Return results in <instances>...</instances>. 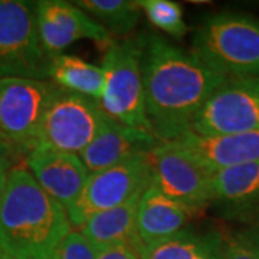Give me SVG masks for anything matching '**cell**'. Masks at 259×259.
<instances>
[{
	"instance_id": "1",
	"label": "cell",
	"mask_w": 259,
	"mask_h": 259,
	"mask_svg": "<svg viewBox=\"0 0 259 259\" xmlns=\"http://www.w3.org/2000/svg\"><path fill=\"white\" fill-rule=\"evenodd\" d=\"M141 71L147 120L160 143L192 131L199 111L228 79L157 33H144Z\"/></svg>"
},
{
	"instance_id": "6",
	"label": "cell",
	"mask_w": 259,
	"mask_h": 259,
	"mask_svg": "<svg viewBox=\"0 0 259 259\" xmlns=\"http://www.w3.org/2000/svg\"><path fill=\"white\" fill-rule=\"evenodd\" d=\"M58 90L49 79H0V130L18 154L26 157L35 148L44 115Z\"/></svg>"
},
{
	"instance_id": "18",
	"label": "cell",
	"mask_w": 259,
	"mask_h": 259,
	"mask_svg": "<svg viewBox=\"0 0 259 259\" xmlns=\"http://www.w3.org/2000/svg\"><path fill=\"white\" fill-rule=\"evenodd\" d=\"M48 78L61 90L101 101L105 85L104 69L79 56L61 54L51 58Z\"/></svg>"
},
{
	"instance_id": "20",
	"label": "cell",
	"mask_w": 259,
	"mask_h": 259,
	"mask_svg": "<svg viewBox=\"0 0 259 259\" xmlns=\"http://www.w3.org/2000/svg\"><path fill=\"white\" fill-rule=\"evenodd\" d=\"M75 5L115 36L128 37L141 18L139 3L131 0H79Z\"/></svg>"
},
{
	"instance_id": "12",
	"label": "cell",
	"mask_w": 259,
	"mask_h": 259,
	"mask_svg": "<svg viewBox=\"0 0 259 259\" xmlns=\"http://www.w3.org/2000/svg\"><path fill=\"white\" fill-rule=\"evenodd\" d=\"M160 141L151 133L133 128L105 112L91 144L79 154L90 175L117 166L127 160L151 154Z\"/></svg>"
},
{
	"instance_id": "28",
	"label": "cell",
	"mask_w": 259,
	"mask_h": 259,
	"mask_svg": "<svg viewBox=\"0 0 259 259\" xmlns=\"http://www.w3.org/2000/svg\"><path fill=\"white\" fill-rule=\"evenodd\" d=\"M0 259H13L12 256H9L8 253H5L3 250H0Z\"/></svg>"
},
{
	"instance_id": "9",
	"label": "cell",
	"mask_w": 259,
	"mask_h": 259,
	"mask_svg": "<svg viewBox=\"0 0 259 259\" xmlns=\"http://www.w3.org/2000/svg\"><path fill=\"white\" fill-rule=\"evenodd\" d=\"M259 130V78H228L199 111L192 131L226 136Z\"/></svg>"
},
{
	"instance_id": "19",
	"label": "cell",
	"mask_w": 259,
	"mask_h": 259,
	"mask_svg": "<svg viewBox=\"0 0 259 259\" xmlns=\"http://www.w3.org/2000/svg\"><path fill=\"white\" fill-rule=\"evenodd\" d=\"M225 235L219 232L194 233L186 229L175 238L137 252L140 259H222Z\"/></svg>"
},
{
	"instance_id": "5",
	"label": "cell",
	"mask_w": 259,
	"mask_h": 259,
	"mask_svg": "<svg viewBox=\"0 0 259 259\" xmlns=\"http://www.w3.org/2000/svg\"><path fill=\"white\" fill-rule=\"evenodd\" d=\"M49 64L39 40L35 3L0 0V79H49Z\"/></svg>"
},
{
	"instance_id": "3",
	"label": "cell",
	"mask_w": 259,
	"mask_h": 259,
	"mask_svg": "<svg viewBox=\"0 0 259 259\" xmlns=\"http://www.w3.org/2000/svg\"><path fill=\"white\" fill-rule=\"evenodd\" d=\"M193 52L225 78H259V20L241 13H214L202 20Z\"/></svg>"
},
{
	"instance_id": "7",
	"label": "cell",
	"mask_w": 259,
	"mask_h": 259,
	"mask_svg": "<svg viewBox=\"0 0 259 259\" xmlns=\"http://www.w3.org/2000/svg\"><path fill=\"white\" fill-rule=\"evenodd\" d=\"M102 114L98 101L59 88L48 105L35 148H52L79 156L98 133Z\"/></svg>"
},
{
	"instance_id": "15",
	"label": "cell",
	"mask_w": 259,
	"mask_h": 259,
	"mask_svg": "<svg viewBox=\"0 0 259 259\" xmlns=\"http://www.w3.org/2000/svg\"><path fill=\"white\" fill-rule=\"evenodd\" d=\"M212 206L223 219L253 221L259 214V160L216 171Z\"/></svg>"
},
{
	"instance_id": "4",
	"label": "cell",
	"mask_w": 259,
	"mask_h": 259,
	"mask_svg": "<svg viewBox=\"0 0 259 259\" xmlns=\"http://www.w3.org/2000/svg\"><path fill=\"white\" fill-rule=\"evenodd\" d=\"M143 47L144 33H140L118 42L114 40L104 51L101 66L105 85L100 105L102 111L114 120L153 134L144 104L141 71Z\"/></svg>"
},
{
	"instance_id": "2",
	"label": "cell",
	"mask_w": 259,
	"mask_h": 259,
	"mask_svg": "<svg viewBox=\"0 0 259 259\" xmlns=\"http://www.w3.org/2000/svg\"><path fill=\"white\" fill-rule=\"evenodd\" d=\"M71 232L66 209L28 168H10L0 204V250L13 259H51Z\"/></svg>"
},
{
	"instance_id": "24",
	"label": "cell",
	"mask_w": 259,
	"mask_h": 259,
	"mask_svg": "<svg viewBox=\"0 0 259 259\" xmlns=\"http://www.w3.org/2000/svg\"><path fill=\"white\" fill-rule=\"evenodd\" d=\"M236 236H239L242 241L246 242L259 253V214L253 221L246 223L242 231L236 232Z\"/></svg>"
},
{
	"instance_id": "27",
	"label": "cell",
	"mask_w": 259,
	"mask_h": 259,
	"mask_svg": "<svg viewBox=\"0 0 259 259\" xmlns=\"http://www.w3.org/2000/svg\"><path fill=\"white\" fill-rule=\"evenodd\" d=\"M9 167L5 166L0 163V204L5 196V190H6V183H8V175H9Z\"/></svg>"
},
{
	"instance_id": "10",
	"label": "cell",
	"mask_w": 259,
	"mask_h": 259,
	"mask_svg": "<svg viewBox=\"0 0 259 259\" xmlns=\"http://www.w3.org/2000/svg\"><path fill=\"white\" fill-rule=\"evenodd\" d=\"M151 185L171 200L200 213L212 204L213 175L173 143H160L150 154Z\"/></svg>"
},
{
	"instance_id": "8",
	"label": "cell",
	"mask_w": 259,
	"mask_h": 259,
	"mask_svg": "<svg viewBox=\"0 0 259 259\" xmlns=\"http://www.w3.org/2000/svg\"><path fill=\"white\" fill-rule=\"evenodd\" d=\"M151 157L140 156L90 175L79 197L66 210L72 226L79 228L88 218L127 203L151 183Z\"/></svg>"
},
{
	"instance_id": "14",
	"label": "cell",
	"mask_w": 259,
	"mask_h": 259,
	"mask_svg": "<svg viewBox=\"0 0 259 259\" xmlns=\"http://www.w3.org/2000/svg\"><path fill=\"white\" fill-rule=\"evenodd\" d=\"M170 143L212 173L259 160V130L226 136H199L189 131Z\"/></svg>"
},
{
	"instance_id": "21",
	"label": "cell",
	"mask_w": 259,
	"mask_h": 259,
	"mask_svg": "<svg viewBox=\"0 0 259 259\" xmlns=\"http://www.w3.org/2000/svg\"><path fill=\"white\" fill-rule=\"evenodd\" d=\"M137 3L154 28L173 37H183L187 33L189 28L179 3L171 0H140Z\"/></svg>"
},
{
	"instance_id": "11",
	"label": "cell",
	"mask_w": 259,
	"mask_h": 259,
	"mask_svg": "<svg viewBox=\"0 0 259 259\" xmlns=\"http://www.w3.org/2000/svg\"><path fill=\"white\" fill-rule=\"evenodd\" d=\"M39 40L49 58L61 55L72 44L90 39L105 51L112 36L75 3L64 0L35 2Z\"/></svg>"
},
{
	"instance_id": "22",
	"label": "cell",
	"mask_w": 259,
	"mask_h": 259,
	"mask_svg": "<svg viewBox=\"0 0 259 259\" xmlns=\"http://www.w3.org/2000/svg\"><path fill=\"white\" fill-rule=\"evenodd\" d=\"M98 250L81 235V232L72 231L59 243L51 259H95Z\"/></svg>"
},
{
	"instance_id": "26",
	"label": "cell",
	"mask_w": 259,
	"mask_h": 259,
	"mask_svg": "<svg viewBox=\"0 0 259 259\" xmlns=\"http://www.w3.org/2000/svg\"><path fill=\"white\" fill-rule=\"evenodd\" d=\"M16 156H18L16 150L12 147V144L3 136V133L0 130V163L5 164V166L10 167Z\"/></svg>"
},
{
	"instance_id": "17",
	"label": "cell",
	"mask_w": 259,
	"mask_h": 259,
	"mask_svg": "<svg viewBox=\"0 0 259 259\" xmlns=\"http://www.w3.org/2000/svg\"><path fill=\"white\" fill-rule=\"evenodd\" d=\"M143 193L127 203L88 218L78 232L98 252L112 246H127L137 253L141 246L137 236V210Z\"/></svg>"
},
{
	"instance_id": "16",
	"label": "cell",
	"mask_w": 259,
	"mask_h": 259,
	"mask_svg": "<svg viewBox=\"0 0 259 259\" xmlns=\"http://www.w3.org/2000/svg\"><path fill=\"white\" fill-rule=\"evenodd\" d=\"M197 214V212L171 200L150 183L140 199L137 210L140 249L164 242L185 232L187 225Z\"/></svg>"
},
{
	"instance_id": "23",
	"label": "cell",
	"mask_w": 259,
	"mask_h": 259,
	"mask_svg": "<svg viewBox=\"0 0 259 259\" xmlns=\"http://www.w3.org/2000/svg\"><path fill=\"white\" fill-rule=\"evenodd\" d=\"M222 259H259V253L235 233L223 239Z\"/></svg>"
},
{
	"instance_id": "13",
	"label": "cell",
	"mask_w": 259,
	"mask_h": 259,
	"mask_svg": "<svg viewBox=\"0 0 259 259\" xmlns=\"http://www.w3.org/2000/svg\"><path fill=\"white\" fill-rule=\"evenodd\" d=\"M29 173L36 183L68 210L79 197L90 171L76 154L37 147L26 156Z\"/></svg>"
},
{
	"instance_id": "25",
	"label": "cell",
	"mask_w": 259,
	"mask_h": 259,
	"mask_svg": "<svg viewBox=\"0 0 259 259\" xmlns=\"http://www.w3.org/2000/svg\"><path fill=\"white\" fill-rule=\"evenodd\" d=\"M95 259H140L139 255L127 246H112L98 252Z\"/></svg>"
}]
</instances>
